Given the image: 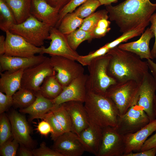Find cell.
I'll return each mask as SVG.
<instances>
[{"label": "cell", "instance_id": "cell-46", "mask_svg": "<svg viewBox=\"0 0 156 156\" xmlns=\"http://www.w3.org/2000/svg\"><path fill=\"white\" fill-rule=\"evenodd\" d=\"M51 6L60 10L68 4L71 0H45Z\"/></svg>", "mask_w": 156, "mask_h": 156}, {"label": "cell", "instance_id": "cell-42", "mask_svg": "<svg viewBox=\"0 0 156 156\" xmlns=\"http://www.w3.org/2000/svg\"><path fill=\"white\" fill-rule=\"evenodd\" d=\"M43 120L38 123L36 129L41 135L47 136L50 133H52L53 130L49 123L47 121Z\"/></svg>", "mask_w": 156, "mask_h": 156}, {"label": "cell", "instance_id": "cell-20", "mask_svg": "<svg viewBox=\"0 0 156 156\" xmlns=\"http://www.w3.org/2000/svg\"><path fill=\"white\" fill-rule=\"evenodd\" d=\"M60 10L50 5L45 0H32L31 14L51 27L57 22Z\"/></svg>", "mask_w": 156, "mask_h": 156}, {"label": "cell", "instance_id": "cell-16", "mask_svg": "<svg viewBox=\"0 0 156 156\" xmlns=\"http://www.w3.org/2000/svg\"><path fill=\"white\" fill-rule=\"evenodd\" d=\"M8 116L11 124L13 138L20 145L30 149L32 148L34 143L30 135V128L25 117L15 110Z\"/></svg>", "mask_w": 156, "mask_h": 156}, {"label": "cell", "instance_id": "cell-30", "mask_svg": "<svg viewBox=\"0 0 156 156\" xmlns=\"http://www.w3.org/2000/svg\"><path fill=\"white\" fill-rule=\"evenodd\" d=\"M108 12L106 9L99 10L83 19L79 29L87 31L92 32L101 19L109 18Z\"/></svg>", "mask_w": 156, "mask_h": 156}, {"label": "cell", "instance_id": "cell-21", "mask_svg": "<svg viewBox=\"0 0 156 156\" xmlns=\"http://www.w3.org/2000/svg\"><path fill=\"white\" fill-rule=\"evenodd\" d=\"M154 37L150 28H147L138 40L125 44H120L118 47L122 50L133 53L141 59L153 60L149 47L151 39Z\"/></svg>", "mask_w": 156, "mask_h": 156}, {"label": "cell", "instance_id": "cell-8", "mask_svg": "<svg viewBox=\"0 0 156 156\" xmlns=\"http://www.w3.org/2000/svg\"><path fill=\"white\" fill-rule=\"evenodd\" d=\"M150 121L145 112L137 104L132 105L123 115L118 117L115 127L120 134L125 135L134 133Z\"/></svg>", "mask_w": 156, "mask_h": 156}, {"label": "cell", "instance_id": "cell-26", "mask_svg": "<svg viewBox=\"0 0 156 156\" xmlns=\"http://www.w3.org/2000/svg\"><path fill=\"white\" fill-rule=\"evenodd\" d=\"M55 75L53 74L45 78L39 91L44 97L50 100L57 97L64 88L57 79Z\"/></svg>", "mask_w": 156, "mask_h": 156}, {"label": "cell", "instance_id": "cell-19", "mask_svg": "<svg viewBox=\"0 0 156 156\" xmlns=\"http://www.w3.org/2000/svg\"><path fill=\"white\" fill-rule=\"evenodd\" d=\"M82 102L70 101L63 103L70 117L73 131L78 136L89 125L87 114Z\"/></svg>", "mask_w": 156, "mask_h": 156}, {"label": "cell", "instance_id": "cell-7", "mask_svg": "<svg viewBox=\"0 0 156 156\" xmlns=\"http://www.w3.org/2000/svg\"><path fill=\"white\" fill-rule=\"evenodd\" d=\"M50 55V62L56 72V77L63 88L84 74L83 66L76 61L60 56Z\"/></svg>", "mask_w": 156, "mask_h": 156}, {"label": "cell", "instance_id": "cell-50", "mask_svg": "<svg viewBox=\"0 0 156 156\" xmlns=\"http://www.w3.org/2000/svg\"><path fill=\"white\" fill-rule=\"evenodd\" d=\"M111 22L108 19L103 18L100 20L98 22L97 27L103 29L109 27Z\"/></svg>", "mask_w": 156, "mask_h": 156}, {"label": "cell", "instance_id": "cell-11", "mask_svg": "<svg viewBox=\"0 0 156 156\" xmlns=\"http://www.w3.org/2000/svg\"><path fill=\"white\" fill-rule=\"evenodd\" d=\"M5 32V51L3 55L29 57L36 54H41V47H37L32 44L21 36L12 33L9 30Z\"/></svg>", "mask_w": 156, "mask_h": 156}, {"label": "cell", "instance_id": "cell-9", "mask_svg": "<svg viewBox=\"0 0 156 156\" xmlns=\"http://www.w3.org/2000/svg\"><path fill=\"white\" fill-rule=\"evenodd\" d=\"M55 74L50 58L47 57L42 62L24 70L21 88L31 90L35 94L39 91L45 78Z\"/></svg>", "mask_w": 156, "mask_h": 156}, {"label": "cell", "instance_id": "cell-2", "mask_svg": "<svg viewBox=\"0 0 156 156\" xmlns=\"http://www.w3.org/2000/svg\"><path fill=\"white\" fill-rule=\"evenodd\" d=\"M107 53L111 55L107 68L109 76L117 82L132 80L141 84L145 75L148 72L147 61L118 46L110 49Z\"/></svg>", "mask_w": 156, "mask_h": 156}, {"label": "cell", "instance_id": "cell-41", "mask_svg": "<svg viewBox=\"0 0 156 156\" xmlns=\"http://www.w3.org/2000/svg\"><path fill=\"white\" fill-rule=\"evenodd\" d=\"M13 105L12 96H9L0 92V113H4Z\"/></svg>", "mask_w": 156, "mask_h": 156}, {"label": "cell", "instance_id": "cell-4", "mask_svg": "<svg viewBox=\"0 0 156 156\" xmlns=\"http://www.w3.org/2000/svg\"><path fill=\"white\" fill-rule=\"evenodd\" d=\"M111 57L107 53L93 59L88 66L89 75L86 83L87 91L106 95L109 88L116 83L107 73Z\"/></svg>", "mask_w": 156, "mask_h": 156}, {"label": "cell", "instance_id": "cell-33", "mask_svg": "<svg viewBox=\"0 0 156 156\" xmlns=\"http://www.w3.org/2000/svg\"><path fill=\"white\" fill-rule=\"evenodd\" d=\"M101 5L99 0H87L74 12L79 17L84 19L94 13Z\"/></svg>", "mask_w": 156, "mask_h": 156}, {"label": "cell", "instance_id": "cell-49", "mask_svg": "<svg viewBox=\"0 0 156 156\" xmlns=\"http://www.w3.org/2000/svg\"><path fill=\"white\" fill-rule=\"evenodd\" d=\"M146 61L149 69L151 70L153 76L156 79V63L150 59L147 60Z\"/></svg>", "mask_w": 156, "mask_h": 156}, {"label": "cell", "instance_id": "cell-48", "mask_svg": "<svg viewBox=\"0 0 156 156\" xmlns=\"http://www.w3.org/2000/svg\"><path fill=\"white\" fill-rule=\"evenodd\" d=\"M18 151V155L20 156H33L32 150L23 145H20Z\"/></svg>", "mask_w": 156, "mask_h": 156}, {"label": "cell", "instance_id": "cell-47", "mask_svg": "<svg viewBox=\"0 0 156 156\" xmlns=\"http://www.w3.org/2000/svg\"><path fill=\"white\" fill-rule=\"evenodd\" d=\"M110 29V27L103 29L96 27L92 32L94 38H99L104 36Z\"/></svg>", "mask_w": 156, "mask_h": 156}, {"label": "cell", "instance_id": "cell-53", "mask_svg": "<svg viewBox=\"0 0 156 156\" xmlns=\"http://www.w3.org/2000/svg\"><path fill=\"white\" fill-rule=\"evenodd\" d=\"M155 80H156V79ZM154 109L155 114L156 116V95L155 96L154 100Z\"/></svg>", "mask_w": 156, "mask_h": 156}, {"label": "cell", "instance_id": "cell-36", "mask_svg": "<svg viewBox=\"0 0 156 156\" xmlns=\"http://www.w3.org/2000/svg\"><path fill=\"white\" fill-rule=\"evenodd\" d=\"M12 137L10 122L8 116L3 113L0 117V146Z\"/></svg>", "mask_w": 156, "mask_h": 156}, {"label": "cell", "instance_id": "cell-43", "mask_svg": "<svg viewBox=\"0 0 156 156\" xmlns=\"http://www.w3.org/2000/svg\"><path fill=\"white\" fill-rule=\"evenodd\" d=\"M150 22L151 25L150 27L153 32L155 37V41L152 49L151 51L153 60L156 58V13L151 16Z\"/></svg>", "mask_w": 156, "mask_h": 156}, {"label": "cell", "instance_id": "cell-37", "mask_svg": "<svg viewBox=\"0 0 156 156\" xmlns=\"http://www.w3.org/2000/svg\"><path fill=\"white\" fill-rule=\"evenodd\" d=\"M10 139L0 146V154L2 156H15L19 146L17 141L13 138Z\"/></svg>", "mask_w": 156, "mask_h": 156}, {"label": "cell", "instance_id": "cell-34", "mask_svg": "<svg viewBox=\"0 0 156 156\" xmlns=\"http://www.w3.org/2000/svg\"><path fill=\"white\" fill-rule=\"evenodd\" d=\"M38 118L45 120L49 123L53 130V133L51 134V137L54 141L65 132L61 124L51 111L40 117Z\"/></svg>", "mask_w": 156, "mask_h": 156}, {"label": "cell", "instance_id": "cell-5", "mask_svg": "<svg viewBox=\"0 0 156 156\" xmlns=\"http://www.w3.org/2000/svg\"><path fill=\"white\" fill-rule=\"evenodd\" d=\"M140 84L132 80L116 82L107 90L106 96L114 102L120 116L137 103Z\"/></svg>", "mask_w": 156, "mask_h": 156}, {"label": "cell", "instance_id": "cell-13", "mask_svg": "<svg viewBox=\"0 0 156 156\" xmlns=\"http://www.w3.org/2000/svg\"><path fill=\"white\" fill-rule=\"evenodd\" d=\"M156 90V80L148 72L140 84L137 104L145 112L150 121L156 118L154 109Z\"/></svg>", "mask_w": 156, "mask_h": 156}, {"label": "cell", "instance_id": "cell-23", "mask_svg": "<svg viewBox=\"0 0 156 156\" xmlns=\"http://www.w3.org/2000/svg\"><path fill=\"white\" fill-rule=\"evenodd\" d=\"M24 69L11 71L0 72V91L9 96H12L21 87Z\"/></svg>", "mask_w": 156, "mask_h": 156}, {"label": "cell", "instance_id": "cell-6", "mask_svg": "<svg viewBox=\"0 0 156 156\" xmlns=\"http://www.w3.org/2000/svg\"><path fill=\"white\" fill-rule=\"evenodd\" d=\"M51 27L31 14L23 23L12 25L9 30L32 44L40 47L43 46L45 40L49 39Z\"/></svg>", "mask_w": 156, "mask_h": 156}, {"label": "cell", "instance_id": "cell-12", "mask_svg": "<svg viewBox=\"0 0 156 156\" xmlns=\"http://www.w3.org/2000/svg\"><path fill=\"white\" fill-rule=\"evenodd\" d=\"M125 148L124 136L114 127L103 128L102 141L97 156H123Z\"/></svg>", "mask_w": 156, "mask_h": 156}, {"label": "cell", "instance_id": "cell-18", "mask_svg": "<svg viewBox=\"0 0 156 156\" xmlns=\"http://www.w3.org/2000/svg\"><path fill=\"white\" fill-rule=\"evenodd\" d=\"M156 131V119L150 121L137 132L124 136L125 145L123 156L134 151H140L148 137Z\"/></svg>", "mask_w": 156, "mask_h": 156}, {"label": "cell", "instance_id": "cell-25", "mask_svg": "<svg viewBox=\"0 0 156 156\" xmlns=\"http://www.w3.org/2000/svg\"><path fill=\"white\" fill-rule=\"evenodd\" d=\"M12 11L17 24L23 23L31 15L32 0H4Z\"/></svg>", "mask_w": 156, "mask_h": 156}, {"label": "cell", "instance_id": "cell-10", "mask_svg": "<svg viewBox=\"0 0 156 156\" xmlns=\"http://www.w3.org/2000/svg\"><path fill=\"white\" fill-rule=\"evenodd\" d=\"M49 39L51 41L49 47H41V54L61 56L77 61L80 55L70 47L67 35L62 33L55 27H52L50 30Z\"/></svg>", "mask_w": 156, "mask_h": 156}, {"label": "cell", "instance_id": "cell-15", "mask_svg": "<svg viewBox=\"0 0 156 156\" xmlns=\"http://www.w3.org/2000/svg\"><path fill=\"white\" fill-rule=\"evenodd\" d=\"M54 141L53 149L63 156H80L86 151L79 136L72 131L64 132Z\"/></svg>", "mask_w": 156, "mask_h": 156}, {"label": "cell", "instance_id": "cell-35", "mask_svg": "<svg viewBox=\"0 0 156 156\" xmlns=\"http://www.w3.org/2000/svg\"><path fill=\"white\" fill-rule=\"evenodd\" d=\"M146 27L143 26L134 29L123 32L121 36L113 41L107 43L105 46L109 50L112 49L117 46L122 42L126 41L133 37L140 35L144 32Z\"/></svg>", "mask_w": 156, "mask_h": 156}, {"label": "cell", "instance_id": "cell-32", "mask_svg": "<svg viewBox=\"0 0 156 156\" xmlns=\"http://www.w3.org/2000/svg\"><path fill=\"white\" fill-rule=\"evenodd\" d=\"M69 44L71 48L76 51L79 44L85 40L91 41L94 38L92 32L77 29L67 35Z\"/></svg>", "mask_w": 156, "mask_h": 156}, {"label": "cell", "instance_id": "cell-39", "mask_svg": "<svg viewBox=\"0 0 156 156\" xmlns=\"http://www.w3.org/2000/svg\"><path fill=\"white\" fill-rule=\"evenodd\" d=\"M87 0H71L68 4L59 11L58 21L55 27L57 28L62 19L66 14L73 12L77 7Z\"/></svg>", "mask_w": 156, "mask_h": 156}, {"label": "cell", "instance_id": "cell-38", "mask_svg": "<svg viewBox=\"0 0 156 156\" xmlns=\"http://www.w3.org/2000/svg\"><path fill=\"white\" fill-rule=\"evenodd\" d=\"M109 49L105 45L93 52L84 56L80 55L77 62L83 66H88L93 59L107 53Z\"/></svg>", "mask_w": 156, "mask_h": 156}, {"label": "cell", "instance_id": "cell-27", "mask_svg": "<svg viewBox=\"0 0 156 156\" xmlns=\"http://www.w3.org/2000/svg\"><path fill=\"white\" fill-rule=\"evenodd\" d=\"M13 105L20 109L29 106L36 98L35 94L30 90L21 88L12 96Z\"/></svg>", "mask_w": 156, "mask_h": 156}, {"label": "cell", "instance_id": "cell-29", "mask_svg": "<svg viewBox=\"0 0 156 156\" xmlns=\"http://www.w3.org/2000/svg\"><path fill=\"white\" fill-rule=\"evenodd\" d=\"M17 24L10 8L4 0H0V28L4 32Z\"/></svg>", "mask_w": 156, "mask_h": 156}, {"label": "cell", "instance_id": "cell-22", "mask_svg": "<svg viewBox=\"0 0 156 156\" xmlns=\"http://www.w3.org/2000/svg\"><path fill=\"white\" fill-rule=\"evenodd\" d=\"M103 129L90 124L79 134V137L86 151L97 156L102 137Z\"/></svg>", "mask_w": 156, "mask_h": 156}, {"label": "cell", "instance_id": "cell-14", "mask_svg": "<svg viewBox=\"0 0 156 156\" xmlns=\"http://www.w3.org/2000/svg\"><path fill=\"white\" fill-rule=\"evenodd\" d=\"M88 77V75L83 74L64 87L60 94L52 100L54 106L73 101L84 103L87 92L86 83Z\"/></svg>", "mask_w": 156, "mask_h": 156}, {"label": "cell", "instance_id": "cell-54", "mask_svg": "<svg viewBox=\"0 0 156 156\" xmlns=\"http://www.w3.org/2000/svg\"><path fill=\"white\" fill-rule=\"evenodd\" d=\"M155 156H156V155H155Z\"/></svg>", "mask_w": 156, "mask_h": 156}, {"label": "cell", "instance_id": "cell-17", "mask_svg": "<svg viewBox=\"0 0 156 156\" xmlns=\"http://www.w3.org/2000/svg\"><path fill=\"white\" fill-rule=\"evenodd\" d=\"M47 57L42 54L29 57L1 55L0 56V72L24 69L42 62Z\"/></svg>", "mask_w": 156, "mask_h": 156}, {"label": "cell", "instance_id": "cell-1", "mask_svg": "<svg viewBox=\"0 0 156 156\" xmlns=\"http://www.w3.org/2000/svg\"><path fill=\"white\" fill-rule=\"evenodd\" d=\"M105 7L110 20L114 21L120 31L123 33L147 26L156 10V3L149 0H125L116 5L110 4Z\"/></svg>", "mask_w": 156, "mask_h": 156}, {"label": "cell", "instance_id": "cell-52", "mask_svg": "<svg viewBox=\"0 0 156 156\" xmlns=\"http://www.w3.org/2000/svg\"><path fill=\"white\" fill-rule=\"evenodd\" d=\"M101 5H104L105 6L111 4L112 3H116L118 0H99Z\"/></svg>", "mask_w": 156, "mask_h": 156}, {"label": "cell", "instance_id": "cell-45", "mask_svg": "<svg viewBox=\"0 0 156 156\" xmlns=\"http://www.w3.org/2000/svg\"><path fill=\"white\" fill-rule=\"evenodd\" d=\"M156 147V132L145 141L140 151L148 150Z\"/></svg>", "mask_w": 156, "mask_h": 156}, {"label": "cell", "instance_id": "cell-31", "mask_svg": "<svg viewBox=\"0 0 156 156\" xmlns=\"http://www.w3.org/2000/svg\"><path fill=\"white\" fill-rule=\"evenodd\" d=\"M51 111L61 124L64 132L73 131L70 117L63 103L55 106Z\"/></svg>", "mask_w": 156, "mask_h": 156}, {"label": "cell", "instance_id": "cell-44", "mask_svg": "<svg viewBox=\"0 0 156 156\" xmlns=\"http://www.w3.org/2000/svg\"><path fill=\"white\" fill-rule=\"evenodd\" d=\"M156 155V147L137 153L131 152L124 156H155Z\"/></svg>", "mask_w": 156, "mask_h": 156}, {"label": "cell", "instance_id": "cell-51", "mask_svg": "<svg viewBox=\"0 0 156 156\" xmlns=\"http://www.w3.org/2000/svg\"><path fill=\"white\" fill-rule=\"evenodd\" d=\"M5 51V38L3 35L0 36V56L3 55Z\"/></svg>", "mask_w": 156, "mask_h": 156}, {"label": "cell", "instance_id": "cell-28", "mask_svg": "<svg viewBox=\"0 0 156 156\" xmlns=\"http://www.w3.org/2000/svg\"><path fill=\"white\" fill-rule=\"evenodd\" d=\"M83 20L77 16L74 12L69 13L63 17L57 28L62 33L67 35L79 27Z\"/></svg>", "mask_w": 156, "mask_h": 156}, {"label": "cell", "instance_id": "cell-24", "mask_svg": "<svg viewBox=\"0 0 156 156\" xmlns=\"http://www.w3.org/2000/svg\"><path fill=\"white\" fill-rule=\"evenodd\" d=\"M36 98L34 102L29 106L20 109L19 111L30 115L29 120L37 119L51 111L54 106L52 100L43 96L39 92L35 93Z\"/></svg>", "mask_w": 156, "mask_h": 156}, {"label": "cell", "instance_id": "cell-40", "mask_svg": "<svg viewBox=\"0 0 156 156\" xmlns=\"http://www.w3.org/2000/svg\"><path fill=\"white\" fill-rule=\"evenodd\" d=\"M32 152L35 156H63L59 152L47 147L44 142L41 143L38 148L32 150Z\"/></svg>", "mask_w": 156, "mask_h": 156}, {"label": "cell", "instance_id": "cell-3", "mask_svg": "<svg viewBox=\"0 0 156 156\" xmlns=\"http://www.w3.org/2000/svg\"><path fill=\"white\" fill-rule=\"evenodd\" d=\"M84 103L90 124L102 129L116 126L119 116L115 105L109 97L87 91Z\"/></svg>", "mask_w": 156, "mask_h": 156}]
</instances>
